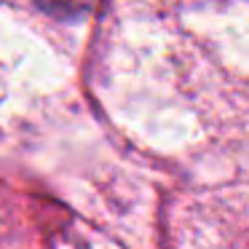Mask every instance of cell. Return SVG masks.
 Returning <instances> with one entry per match:
<instances>
[{
    "label": "cell",
    "mask_w": 249,
    "mask_h": 249,
    "mask_svg": "<svg viewBox=\"0 0 249 249\" xmlns=\"http://www.w3.org/2000/svg\"><path fill=\"white\" fill-rule=\"evenodd\" d=\"M43 11L56 14V17H75L83 14L86 8H91L94 0H35Z\"/></svg>",
    "instance_id": "obj_1"
}]
</instances>
